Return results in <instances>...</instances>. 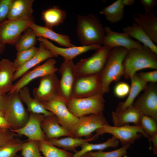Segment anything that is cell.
<instances>
[{
  "label": "cell",
  "instance_id": "cell-35",
  "mask_svg": "<svg viewBox=\"0 0 157 157\" xmlns=\"http://www.w3.org/2000/svg\"><path fill=\"white\" fill-rule=\"evenodd\" d=\"M17 138H14L0 147V157H14L21 151L24 143Z\"/></svg>",
  "mask_w": 157,
  "mask_h": 157
},
{
  "label": "cell",
  "instance_id": "cell-6",
  "mask_svg": "<svg viewBox=\"0 0 157 157\" xmlns=\"http://www.w3.org/2000/svg\"><path fill=\"white\" fill-rule=\"evenodd\" d=\"M98 136L108 133L113 135L120 142L122 146L133 144L142 135L148 138L138 125H130L127 124L117 126L107 124L97 129L96 131Z\"/></svg>",
  "mask_w": 157,
  "mask_h": 157
},
{
  "label": "cell",
  "instance_id": "cell-50",
  "mask_svg": "<svg viewBox=\"0 0 157 157\" xmlns=\"http://www.w3.org/2000/svg\"><path fill=\"white\" fill-rule=\"evenodd\" d=\"M0 115H3V113L0 111Z\"/></svg>",
  "mask_w": 157,
  "mask_h": 157
},
{
  "label": "cell",
  "instance_id": "cell-45",
  "mask_svg": "<svg viewBox=\"0 0 157 157\" xmlns=\"http://www.w3.org/2000/svg\"><path fill=\"white\" fill-rule=\"evenodd\" d=\"M8 96L6 94H0V111L3 114L5 112L8 105Z\"/></svg>",
  "mask_w": 157,
  "mask_h": 157
},
{
  "label": "cell",
  "instance_id": "cell-16",
  "mask_svg": "<svg viewBox=\"0 0 157 157\" xmlns=\"http://www.w3.org/2000/svg\"><path fill=\"white\" fill-rule=\"evenodd\" d=\"M28 121L22 127L10 130L19 135H24L28 138L27 140L38 141L47 140L41 128V123L45 117L44 115L30 113Z\"/></svg>",
  "mask_w": 157,
  "mask_h": 157
},
{
  "label": "cell",
  "instance_id": "cell-11",
  "mask_svg": "<svg viewBox=\"0 0 157 157\" xmlns=\"http://www.w3.org/2000/svg\"><path fill=\"white\" fill-rule=\"evenodd\" d=\"M41 103L47 110L56 117L60 124L70 132L78 118L74 116L69 111L66 101L58 96L50 101Z\"/></svg>",
  "mask_w": 157,
  "mask_h": 157
},
{
  "label": "cell",
  "instance_id": "cell-21",
  "mask_svg": "<svg viewBox=\"0 0 157 157\" xmlns=\"http://www.w3.org/2000/svg\"><path fill=\"white\" fill-rule=\"evenodd\" d=\"M29 28L33 30L37 37H38L50 39L56 42L61 46L66 47L75 46L71 43L70 38L67 35L56 33L52 29L38 25L34 22L30 24Z\"/></svg>",
  "mask_w": 157,
  "mask_h": 157
},
{
  "label": "cell",
  "instance_id": "cell-38",
  "mask_svg": "<svg viewBox=\"0 0 157 157\" xmlns=\"http://www.w3.org/2000/svg\"><path fill=\"white\" fill-rule=\"evenodd\" d=\"M38 50L39 48L34 46L27 50L17 51L13 62L16 70L35 55Z\"/></svg>",
  "mask_w": 157,
  "mask_h": 157
},
{
  "label": "cell",
  "instance_id": "cell-1",
  "mask_svg": "<svg viewBox=\"0 0 157 157\" xmlns=\"http://www.w3.org/2000/svg\"><path fill=\"white\" fill-rule=\"evenodd\" d=\"M76 31L82 46L103 44L105 32L99 19L93 14L78 15L77 17Z\"/></svg>",
  "mask_w": 157,
  "mask_h": 157
},
{
  "label": "cell",
  "instance_id": "cell-15",
  "mask_svg": "<svg viewBox=\"0 0 157 157\" xmlns=\"http://www.w3.org/2000/svg\"><path fill=\"white\" fill-rule=\"evenodd\" d=\"M61 78L59 80V96L67 102L71 98V93L76 75L75 64L72 60H66L58 69Z\"/></svg>",
  "mask_w": 157,
  "mask_h": 157
},
{
  "label": "cell",
  "instance_id": "cell-42",
  "mask_svg": "<svg viewBox=\"0 0 157 157\" xmlns=\"http://www.w3.org/2000/svg\"><path fill=\"white\" fill-rule=\"evenodd\" d=\"M16 134L10 129L0 128V147L14 138Z\"/></svg>",
  "mask_w": 157,
  "mask_h": 157
},
{
  "label": "cell",
  "instance_id": "cell-39",
  "mask_svg": "<svg viewBox=\"0 0 157 157\" xmlns=\"http://www.w3.org/2000/svg\"><path fill=\"white\" fill-rule=\"evenodd\" d=\"M21 151L23 157H44L40 153L38 141L27 140L24 142Z\"/></svg>",
  "mask_w": 157,
  "mask_h": 157
},
{
  "label": "cell",
  "instance_id": "cell-3",
  "mask_svg": "<svg viewBox=\"0 0 157 157\" xmlns=\"http://www.w3.org/2000/svg\"><path fill=\"white\" fill-rule=\"evenodd\" d=\"M128 51L121 47L112 49L107 62L99 74L103 94L109 91L112 82L118 81L123 76V63Z\"/></svg>",
  "mask_w": 157,
  "mask_h": 157
},
{
  "label": "cell",
  "instance_id": "cell-4",
  "mask_svg": "<svg viewBox=\"0 0 157 157\" xmlns=\"http://www.w3.org/2000/svg\"><path fill=\"white\" fill-rule=\"evenodd\" d=\"M103 95L99 93L86 97L72 98L67 102V106L70 113L77 118L102 113L105 102Z\"/></svg>",
  "mask_w": 157,
  "mask_h": 157
},
{
  "label": "cell",
  "instance_id": "cell-48",
  "mask_svg": "<svg viewBox=\"0 0 157 157\" xmlns=\"http://www.w3.org/2000/svg\"><path fill=\"white\" fill-rule=\"evenodd\" d=\"M135 2L134 0H122V3L125 6L131 5L134 3Z\"/></svg>",
  "mask_w": 157,
  "mask_h": 157
},
{
  "label": "cell",
  "instance_id": "cell-24",
  "mask_svg": "<svg viewBox=\"0 0 157 157\" xmlns=\"http://www.w3.org/2000/svg\"><path fill=\"white\" fill-rule=\"evenodd\" d=\"M54 57H55L54 54L51 51L47 49L42 44L40 43L39 50L35 55L16 71L13 81L22 77L31 69L41 62Z\"/></svg>",
  "mask_w": 157,
  "mask_h": 157
},
{
  "label": "cell",
  "instance_id": "cell-52",
  "mask_svg": "<svg viewBox=\"0 0 157 157\" xmlns=\"http://www.w3.org/2000/svg\"><path fill=\"white\" fill-rule=\"evenodd\" d=\"M14 157H20L19 156L17 155V154Z\"/></svg>",
  "mask_w": 157,
  "mask_h": 157
},
{
  "label": "cell",
  "instance_id": "cell-32",
  "mask_svg": "<svg viewBox=\"0 0 157 157\" xmlns=\"http://www.w3.org/2000/svg\"><path fill=\"white\" fill-rule=\"evenodd\" d=\"M122 0H117L104 8L100 12L105 16L106 19L115 23L122 20L124 16V8Z\"/></svg>",
  "mask_w": 157,
  "mask_h": 157
},
{
  "label": "cell",
  "instance_id": "cell-17",
  "mask_svg": "<svg viewBox=\"0 0 157 157\" xmlns=\"http://www.w3.org/2000/svg\"><path fill=\"white\" fill-rule=\"evenodd\" d=\"M37 40L42 44L47 49L51 51L56 57L60 55L66 60H72L82 53L92 50H96L101 47L100 45L94 44L88 46H75L72 47L61 48L56 46L47 39L41 37H38Z\"/></svg>",
  "mask_w": 157,
  "mask_h": 157
},
{
  "label": "cell",
  "instance_id": "cell-19",
  "mask_svg": "<svg viewBox=\"0 0 157 157\" xmlns=\"http://www.w3.org/2000/svg\"><path fill=\"white\" fill-rule=\"evenodd\" d=\"M134 22L142 28L148 37L157 44V17L152 12L138 13L133 16Z\"/></svg>",
  "mask_w": 157,
  "mask_h": 157
},
{
  "label": "cell",
  "instance_id": "cell-36",
  "mask_svg": "<svg viewBox=\"0 0 157 157\" xmlns=\"http://www.w3.org/2000/svg\"><path fill=\"white\" fill-rule=\"evenodd\" d=\"M130 146L129 144L122 146L119 149L110 151H90L85 154L82 157H122L126 155Z\"/></svg>",
  "mask_w": 157,
  "mask_h": 157
},
{
  "label": "cell",
  "instance_id": "cell-28",
  "mask_svg": "<svg viewBox=\"0 0 157 157\" xmlns=\"http://www.w3.org/2000/svg\"><path fill=\"white\" fill-rule=\"evenodd\" d=\"M41 19L45 24V27L52 29L64 21L66 17L65 11L59 7L54 6L42 11Z\"/></svg>",
  "mask_w": 157,
  "mask_h": 157
},
{
  "label": "cell",
  "instance_id": "cell-49",
  "mask_svg": "<svg viewBox=\"0 0 157 157\" xmlns=\"http://www.w3.org/2000/svg\"><path fill=\"white\" fill-rule=\"evenodd\" d=\"M6 47V45L0 44V54H1L4 51Z\"/></svg>",
  "mask_w": 157,
  "mask_h": 157
},
{
  "label": "cell",
  "instance_id": "cell-44",
  "mask_svg": "<svg viewBox=\"0 0 157 157\" xmlns=\"http://www.w3.org/2000/svg\"><path fill=\"white\" fill-rule=\"evenodd\" d=\"M140 2L143 7L145 13L152 12V9L155 7L157 5L156 0H141Z\"/></svg>",
  "mask_w": 157,
  "mask_h": 157
},
{
  "label": "cell",
  "instance_id": "cell-47",
  "mask_svg": "<svg viewBox=\"0 0 157 157\" xmlns=\"http://www.w3.org/2000/svg\"><path fill=\"white\" fill-rule=\"evenodd\" d=\"M149 141H151L153 144V151L154 155L157 154V135L149 138Z\"/></svg>",
  "mask_w": 157,
  "mask_h": 157
},
{
  "label": "cell",
  "instance_id": "cell-30",
  "mask_svg": "<svg viewBox=\"0 0 157 157\" xmlns=\"http://www.w3.org/2000/svg\"><path fill=\"white\" fill-rule=\"evenodd\" d=\"M98 136L96 134L90 138L84 139L81 138L68 136L60 139H52L47 140L56 147L62 148L66 151H74L75 152L76 151V147L81 146L85 142L96 139Z\"/></svg>",
  "mask_w": 157,
  "mask_h": 157
},
{
  "label": "cell",
  "instance_id": "cell-41",
  "mask_svg": "<svg viewBox=\"0 0 157 157\" xmlns=\"http://www.w3.org/2000/svg\"><path fill=\"white\" fill-rule=\"evenodd\" d=\"M12 0H0V25L8 19L9 8Z\"/></svg>",
  "mask_w": 157,
  "mask_h": 157
},
{
  "label": "cell",
  "instance_id": "cell-23",
  "mask_svg": "<svg viewBox=\"0 0 157 157\" xmlns=\"http://www.w3.org/2000/svg\"><path fill=\"white\" fill-rule=\"evenodd\" d=\"M16 71L13 62L9 59L3 58L0 61V94H6L12 89Z\"/></svg>",
  "mask_w": 157,
  "mask_h": 157
},
{
  "label": "cell",
  "instance_id": "cell-9",
  "mask_svg": "<svg viewBox=\"0 0 157 157\" xmlns=\"http://www.w3.org/2000/svg\"><path fill=\"white\" fill-rule=\"evenodd\" d=\"M107 124L108 122L103 113L85 115L78 118L70 132L73 137L89 138L93 132Z\"/></svg>",
  "mask_w": 157,
  "mask_h": 157
},
{
  "label": "cell",
  "instance_id": "cell-25",
  "mask_svg": "<svg viewBox=\"0 0 157 157\" xmlns=\"http://www.w3.org/2000/svg\"><path fill=\"white\" fill-rule=\"evenodd\" d=\"M33 0H12L8 19H18L32 17Z\"/></svg>",
  "mask_w": 157,
  "mask_h": 157
},
{
  "label": "cell",
  "instance_id": "cell-51",
  "mask_svg": "<svg viewBox=\"0 0 157 157\" xmlns=\"http://www.w3.org/2000/svg\"><path fill=\"white\" fill-rule=\"evenodd\" d=\"M124 157H132L126 155L124 156Z\"/></svg>",
  "mask_w": 157,
  "mask_h": 157
},
{
  "label": "cell",
  "instance_id": "cell-10",
  "mask_svg": "<svg viewBox=\"0 0 157 157\" xmlns=\"http://www.w3.org/2000/svg\"><path fill=\"white\" fill-rule=\"evenodd\" d=\"M99 93L103 94L99 75L76 76L71 98L86 97Z\"/></svg>",
  "mask_w": 157,
  "mask_h": 157
},
{
  "label": "cell",
  "instance_id": "cell-5",
  "mask_svg": "<svg viewBox=\"0 0 157 157\" xmlns=\"http://www.w3.org/2000/svg\"><path fill=\"white\" fill-rule=\"evenodd\" d=\"M112 48L103 46L86 58L75 64L76 76L99 75L104 68Z\"/></svg>",
  "mask_w": 157,
  "mask_h": 157
},
{
  "label": "cell",
  "instance_id": "cell-20",
  "mask_svg": "<svg viewBox=\"0 0 157 157\" xmlns=\"http://www.w3.org/2000/svg\"><path fill=\"white\" fill-rule=\"evenodd\" d=\"M41 126L47 140L63 136H72L70 132L60 124L54 114L45 116Z\"/></svg>",
  "mask_w": 157,
  "mask_h": 157
},
{
  "label": "cell",
  "instance_id": "cell-33",
  "mask_svg": "<svg viewBox=\"0 0 157 157\" xmlns=\"http://www.w3.org/2000/svg\"><path fill=\"white\" fill-rule=\"evenodd\" d=\"M40 151L44 157H72L73 154L63 149H60L48 140L38 141Z\"/></svg>",
  "mask_w": 157,
  "mask_h": 157
},
{
  "label": "cell",
  "instance_id": "cell-37",
  "mask_svg": "<svg viewBox=\"0 0 157 157\" xmlns=\"http://www.w3.org/2000/svg\"><path fill=\"white\" fill-rule=\"evenodd\" d=\"M156 120L149 116L143 115L138 125L149 139L157 135V123Z\"/></svg>",
  "mask_w": 157,
  "mask_h": 157
},
{
  "label": "cell",
  "instance_id": "cell-34",
  "mask_svg": "<svg viewBox=\"0 0 157 157\" xmlns=\"http://www.w3.org/2000/svg\"><path fill=\"white\" fill-rule=\"evenodd\" d=\"M24 31L15 44L17 51L28 49L35 44L37 36L33 30L29 28Z\"/></svg>",
  "mask_w": 157,
  "mask_h": 157
},
{
  "label": "cell",
  "instance_id": "cell-22",
  "mask_svg": "<svg viewBox=\"0 0 157 157\" xmlns=\"http://www.w3.org/2000/svg\"><path fill=\"white\" fill-rule=\"evenodd\" d=\"M143 115L140 111L133 105L123 111H113L111 114L114 126H117L131 123L138 125Z\"/></svg>",
  "mask_w": 157,
  "mask_h": 157
},
{
  "label": "cell",
  "instance_id": "cell-8",
  "mask_svg": "<svg viewBox=\"0 0 157 157\" xmlns=\"http://www.w3.org/2000/svg\"><path fill=\"white\" fill-rule=\"evenodd\" d=\"M34 22L33 17L18 19H7L0 25V44L15 45L21 34Z\"/></svg>",
  "mask_w": 157,
  "mask_h": 157
},
{
  "label": "cell",
  "instance_id": "cell-18",
  "mask_svg": "<svg viewBox=\"0 0 157 157\" xmlns=\"http://www.w3.org/2000/svg\"><path fill=\"white\" fill-rule=\"evenodd\" d=\"M105 35L103 42L104 46L111 48L121 47L128 50L140 47L142 45L138 41H135L125 33H119L112 30L108 26L104 27Z\"/></svg>",
  "mask_w": 157,
  "mask_h": 157
},
{
  "label": "cell",
  "instance_id": "cell-26",
  "mask_svg": "<svg viewBox=\"0 0 157 157\" xmlns=\"http://www.w3.org/2000/svg\"><path fill=\"white\" fill-rule=\"evenodd\" d=\"M130 79L131 80V85L128 97L125 101L119 103L115 111H123L132 105L138 95L144 90L148 84L140 78L136 73Z\"/></svg>",
  "mask_w": 157,
  "mask_h": 157
},
{
  "label": "cell",
  "instance_id": "cell-14",
  "mask_svg": "<svg viewBox=\"0 0 157 157\" xmlns=\"http://www.w3.org/2000/svg\"><path fill=\"white\" fill-rule=\"evenodd\" d=\"M56 63V60L54 59L51 58L47 60L43 64L28 71L13 85L8 94L14 92H19L20 89L35 79L56 73L58 70L55 65Z\"/></svg>",
  "mask_w": 157,
  "mask_h": 157
},
{
  "label": "cell",
  "instance_id": "cell-27",
  "mask_svg": "<svg viewBox=\"0 0 157 157\" xmlns=\"http://www.w3.org/2000/svg\"><path fill=\"white\" fill-rule=\"evenodd\" d=\"M18 93L21 100L26 104L27 107V110L29 113L40 114L45 116L53 114L47 110L41 102L31 97L27 87L26 86L22 88Z\"/></svg>",
  "mask_w": 157,
  "mask_h": 157
},
{
  "label": "cell",
  "instance_id": "cell-43",
  "mask_svg": "<svg viewBox=\"0 0 157 157\" xmlns=\"http://www.w3.org/2000/svg\"><path fill=\"white\" fill-rule=\"evenodd\" d=\"M143 81L148 83H156L157 81V70L146 72H140L137 74Z\"/></svg>",
  "mask_w": 157,
  "mask_h": 157
},
{
  "label": "cell",
  "instance_id": "cell-12",
  "mask_svg": "<svg viewBox=\"0 0 157 157\" xmlns=\"http://www.w3.org/2000/svg\"><path fill=\"white\" fill-rule=\"evenodd\" d=\"M144 90L133 105L143 115L150 117L157 121V85L156 83L147 84Z\"/></svg>",
  "mask_w": 157,
  "mask_h": 157
},
{
  "label": "cell",
  "instance_id": "cell-40",
  "mask_svg": "<svg viewBox=\"0 0 157 157\" xmlns=\"http://www.w3.org/2000/svg\"><path fill=\"white\" fill-rule=\"evenodd\" d=\"M130 90V86L126 83L122 82L117 83L115 86V95L119 98H123L128 95Z\"/></svg>",
  "mask_w": 157,
  "mask_h": 157
},
{
  "label": "cell",
  "instance_id": "cell-7",
  "mask_svg": "<svg viewBox=\"0 0 157 157\" xmlns=\"http://www.w3.org/2000/svg\"><path fill=\"white\" fill-rule=\"evenodd\" d=\"M8 95V104L3 116L10 125V129H18L22 127L26 123L29 113L24 107L18 92Z\"/></svg>",
  "mask_w": 157,
  "mask_h": 157
},
{
  "label": "cell",
  "instance_id": "cell-29",
  "mask_svg": "<svg viewBox=\"0 0 157 157\" xmlns=\"http://www.w3.org/2000/svg\"><path fill=\"white\" fill-rule=\"evenodd\" d=\"M122 30L123 32L126 33L130 37L136 39L157 54V46L136 23L134 22L132 25L124 27Z\"/></svg>",
  "mask_w": 157,
  "mask_h": 157
},
{
  "label": "cell",
  "instance_id": "cell-2",
  "mask_svg": "<svg viewBox=\"0 0 157 157\" xmlns=\"http://www.w3.org/2000/svg\"><path fill=\"white\" fill-rule=\"evenodd\" d=\"M157 54L143 45L128 51L123 63V76L130 78L139 70L147 68L156 70Z\"/></svg>",
  "mask_w": 157,
  "mask_h": 157
},
{
  "label": "cell",
  "instance_id": "cell-31",
  "mask_svg": "<svg viewBox=\"0 0 157 157\" xmlns=\"http://www.w3.org/2000/svg\"><path fill=\"white\" fill-rule=\"evenodd\" d=\"M119 141L113 136L108 139L104 142L98 143L93 144L89 142H86L81 146V149L76 151L73 154L72 157H82L85 154L94 151H103L109 147L115 148L119 145Z\"/></svg>",
  "mask_w": 157,
  "mask_h": 157
},
{
  "label": "cell",
  "instance_id": "cell-13",
  "mask_svg": "<svg viewBox=\"0 0 157 157\" xmlns=\"http://www.w3.org/2000/svg\"><path fill=\"white\" fill-rule=\"evenodd\" d=\"M34 98L41 102L51 100L59 96V80L56 73L40 78L38 86L33 91Z\"/></svg>",
  "mask_w": 157,
  "mask_h": 157
},
{
  "label": "cell",
  "instance_id": "cell-46",
  "mask_svg": "<svg viewBox=\"0 0 157 157\" xmlns=\"http://www.w3.org/2000/svg\"><path fill=\"white\" fill-rule=\"evenodd\" d=\"M0 128L11 129L10 125L2 115H0Z\"/></svg>",
  "mask_w": 157,
  "mask_h": 157
}]
</instances>
